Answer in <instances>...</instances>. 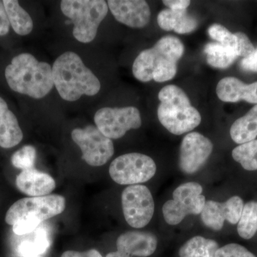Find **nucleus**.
I'll list each match as a JSON object with an SVG mask.
<instances>
[{
    "label": "nucleus",
    "mask_w": 257,
    "mask_h": 257,
    "mask_svg": "<svg viewBox=\"0 0 257 257\" xmlns=\"http://www.w3.org/2000/svg\"><path fill=\"white\" fill-rule=\"evenodd\" d=\"M111 14L118 22L132 28H143L150 23L151 11L144 0H109Z\"/></svg>",
    "instance_id": "obj_14"
},
{
    "label": "nucleus",
    "mask_w": 257,
    "mask_h": 257,
    "mask_svg": "<svg viewBox=\"0 0 257 257\" xmlns=\"http://www.w3.org/2000/svg\"><path fill=\"white\" fill-rule=\"evenodd\" d=\"M94 119L96 127L110 140L121 138L142 125L141 114L135 106L102 107L96 111Z\"/></svg>",
    "instance_id": "obj_9"
},
{
    "label": "nucleus",
    "mask_w": 257,
    "mask_h": 257,
    "mask_svg": "<svg viewBox=\"0 0 257 257\" xmlns=\"http://www.w3.org/2000/svg\"><path fill=\"white\" fill-rule=\"evenodd\" d=\"M5 75L12 90L34 99L45 97L55 87L50 64L40 62L30 53L15 57Z\"/></svg>",
    "instance_id": "obj_3"
},
{
    "label": "nucleus",
    "mask_w": 257,
    "mask_h": 257,
    "mask_svg": "<svg viewBox=\"0 0 257 257\" xmlns=\"http://www.w3.org/2000/svg\"><path fill=\"white\" fill-rule=\"evenodd\" d=\"M232 157L244 170H257V140L236 147L233 150Z\"/></svg>",
    "instance_id": "obj_25"
},
{
    "label": "nucleus",
    "mask_w": 257,
    "mask_h": 257,
    "mask_svg": "<svg viewBox=\"0 0 257 257\" xmlns=\"http://www.w3.org/2000/svg\"><path fill=\"white\" fill-rule=\"evenodd\" d=\"M215 257H256L247 248L238 243H229L216 251Z\"/></svg>",
    "instance_id": "obj_29"
},
{
    "label": "nucleus",
    "mask_w": 257,
    "mask_h": 257,
    "mask_svg": "<svg viewBox=\"0 0 257 257\" xmlns=\"http://www.w3.org/2000/svg\"><path fill=\"white\" fill-rule=\"evenodd\" d=\"M230 135L235 143L253 141L257 137V104L244 116L236 119L230 128Z\"/></svg>",
    "instance_id": "obj_20"
},
{
    "label": "nucleus",
    "mask_w": 257,
    "mask_h": 257,
    "mask_svg": "<svg viewBox=\"0 0 257 257\" xmlns=\"http://www.w3.org/2000/svg\"><path fill=\"white\" fill-rule=\"evenodd\" d=\"M52 68L54 86L64 100L77 101L82 96H94L100 91V81L75 52L62 54Z\"/></svg>",
    "instance_id": "obj_2"
},
{
    "label": "nucleus",
    "mask_w": 257,
    "mask_h": 257,
    "mask_svg": "<svg viewBox=\"0 0 257 257\" xmlns=\"http://www.w3.org/2000/svg\"><path fill=\"white\" fill-rule=\"evenodd\" d=\"M65 207V199L58 194L24 198L11 206L7 212L5 221L13 226L20 221L40 225L42 221L63 212Z\"/></svg>",
    "instance_id": "obj_6"
},
{
    "label": "nucleus",
    "mask_w": 257,
    "mask_h": 257,
    "mask_svg": "<svg viewBox=\"0 0 257 257\" xmlns=\"http://www.w3.org/2000/svg\"><path fill=\"white\" fill-rule=\"evenodd\" d=\"M106 257H132L126 254V253L121 252V251H116L114 252L108 253Z\"/></svg>",
    "instance_id": "obj_35"
},
{
    "label": "nucleus",
    "mask_w": 257,
    "mask_h": 257,
    "mask_svg": "<svg viewBox=\"0 0 257 257\" xmlns=\"http://www.w3.org/2000/svg\"><path fill=\"white\" fill-rule=\"evenodd\" d=\"M216 94L225 102L243 100L257 104V82L246 84L235 77H225L218 83Z\"/></svg>",
    "instance_id": "obj_16"
},
{
    "label": "nucleus",
    "mask_w": 257,
    "mask_h": 257,
    "mask_svg": "<svg viewBox=\"0 0 257 257\" xmlns=\"http://www.w3.org/2000/svg\"><path fill=\"white\" fill-rule=\"evenodd\" d=\"M219 244L214 240L197 236L179 248V257H215Z\"/></svg>",
    "instance_id": "obj_23"
},
{
    "label": "nucleus",
    "mask_w": 257,
    "mask_h": 257,
    "mask_svg": "<svg viewBox=\"0 0 257 257\" xmlns=\"http://www.w3.org/2000/svg\"><path fill=\"white\" fill-rule=\"evenodd\" d=\"M240 67L244 71L257 72V49L252 55L241 61Z\"/></svg>",
    "instance_id": "obj_31"
},
{
    "label": "nucleus",
    "mask_w": 257,
    "mask_h": 257,
    "mask_svg": "<svg viewBox=\"0 0 257 257\" xmlns=\"http://www.w3.org/2000/svg\"><path fill=\"white\" fill-rule=\"evenodd\" d=\"M243 206L242 199L237 196L230 198L224 203L207 201L201 213V219L209 229L219 231L222 229L225 221L231 224L239 222Z\"/></svg>",
    "instance_id": "obj_13"
},
{
    "label": "nucleus",
    "mask_w": 257,
    "mask_h": 257,
    "mask_svg": "<svg viewBox=\"0 0 257 257\" xmlns=\"http://www.w3.org/2000/svg\"><path fill=\"white\" fill-rule=\"evenodd\" d=\"M157 166L151 157L140 153H128L116 157L109 167V175L121 185H136L151 179Z\"/></svg>",
    "instance_id": "obj_8"
},
{
    "label": "nucleus",
    "mask_w": 257,
    "mask_h": 257,
    "mask_svg": "<svg viewBox=\"0 0 257 257\" xmlns=\"http://www.w3.org/2000/svg\"><path fill=\"white\" fill-rule=\"evenodd\" d=\"M203 189L197 182L181 184L174 191L173 199L167 201L162 207L164 218L167 224L177 225L189 214H201L205 205Z\"/></svg>",
    "instance_id": "obj_7"
},
{
    "label": "nucleus",
    "mask_w": 257,
    "mask_h": 257,
    "mask_svg": "<svg viewBox=\"0 0 257 257\" xmlns=\"http://www.w3.org/2000/svg\"><path fill=\"white\" fill-rule=\"evenodd\" d=\"M23 133L16 116L0 96V147L12 148L21 143Z\"/></svg>",
    "instance_id": "obj_18"
},
{
    "label": "nucleus",
    "mask_w": 257,
    "mask_h": 257,
    "mask_svg": "<svg viewBox=\"0 0 257 257\" xmlns=\"http://www.w3.org/2000/svg\"><path fill=\"white\" fill-rule=\"evenodd\" d=\"M208 34L211 39L224 46L232 47L237 50V42L234 34L219 24L211 25L208 29Z\"/></svg>",
    "instance_id": "obj_28"
},
{
    "label": "nucleus",
    "mask_w": 257,
    "mask_h": 257,
    "mask_svg": "<svg viewBox=\"0 0 257 257\" xmlns=\"http://www.w3.org/2000/svg\"><path fill=\"white\" fill-rule=\"evenodd\" d=\"M157 23L162 30L178 34L190 33L198 27L197 19L188 14L187 10H163L157 16Z\"/></svg>",
    "instance_id": "obj_19"
},
{
    "label": "nucleus",
    "mask_w": 257,
    "mask_h": 257,
    "mask_svg": "<svg viewBox=\"0 0 257 257\" xmlns=\"http://www.w3.org/2000/svg\"><path fill=\"white\" fill-rule=\"evenodd\" d=\"M237 42V53L238 56H241L243 58L248 57V56L252 55L256 49L253 47V44L250 41L247 35L241 32H238L234 33Z\"/></svg>",
    "instance_id": "obj_30"
},
{
    "label": "nucleus",
    "mask_w": 257,
    "mask_h": 257,
    "mask_svg": "<svg viewBox=\"0 0 257 257\" xmlns=\"http://www.w3.org/2000/svg\"><path fill=\"white\" fill-rule=\"evenodd\" d=\"M204 52L207 57V63L215 68H227L239 57L236 49L224 46L218 42L207 44Z\"/></svg>",
    "instance_id": "obj_22"
},
{
    "label": "nucleus",
    "mask_w": 257,
    "mask_h": 257,
    "mask_svg": "<svg viewBox=\"0 0 257 257\" xmlns=\"http://www.w3.org/2000/svg\"><path fill=\"white\" fill-rule=\"evenodd\" d=\"M49 245L45 231L37 230L35 240L24 241L19 246L18 251L24 257H37L45 252Z\"/></svg>",
    "instance_id": "obj_26"
},
{
    "label": "nucleus",
    "mask_w": 257,
    "mask_h": 257,
    "mask_svg": "<svg viewBox=\"0 0 257 257\" xmlns=\"http://www.w3.org/2000/svg\"><path fill=\"white\" fill-rule=\"evenodd\" d=\"M16 184L20 192L32 197L49 195L56 187L50 175L35 169L23 170L17 177Z\"/></svg>",
    "instance_id": "obj_17"
},
{
    "label": "nucleus",
    "mask_w": 257,
    "mask_h": 257,
    "mask_svg": "<svg viewBox=\"0 0 257 257\" xmlns=\"http://www.w3.org/2000/svg\"><path fill=\"white\" fill-rule=\"evenodd\" d=\"M61 257H102L96 249H89L84 252L76 251H67L62 253Z\"/></svg>",
    "instance_id": "obj_34"
},
{
    "label": "nucleus",
    "mask_w": 257,
    "mask_h": 257,
    "mask_svg": "<svg viewBox=\"0 0 257 257\" xmlns=\"http://www.w3.org/2000/svg\"><path fill=\"white\" fill-rule=\"evenodd\" d=\"M10 24L3 1H0V36H5L10 31Z\"/></svg>",
    "instance_id": "obj_32"
},
{
    "label": "nucleus",
    "mask_w": 257,
    "mask_h": 257,
    "mask_svg": "<svg viewBox=\"0 0 257 257\" xmlns=\"http://www.w3.org/2000/svg\"><path fill=\"white\" fill-rule=\"evenodd\" d=\"M3 2L10 25L14 31L20 36H26L31 33L34 28L33 21L30 15L19 4V2L16 0Z\"/></svg>",
    "instance_id": "obj_21"
},
{
    "label": "nucleus",
    "mask_w": 257,
    "mask_h": 257,
    "mask_svg": "<svg viewBox=\"0 0 257 257\" xmlns=\"http://www.w3.org/2000/svg\"><path fill=\"white\" fill-rule=\"evenodd\" d=\"M157 247V236L147 231H128L120 235L116 240L117 251L130 256H151Z\"/></svg>",
    "instance_id": "obj_15"
},
{
    "label": "nucleus",
    "mask_w": 257,
    "mask_h": 257,
    "mask_svg": "<svg viewBox=\"0 0 257 257\" xmlns=\"http://www.w3.org/2000/svg\"><path fill=\"white\" fill-rule=\"evenodd\" d=\"M213 150L211 140L198 133L184 137L179 151V165L181 171L193 175L205 165Z\"/></svg>",
    "instance_id": "obj_12"
},
{
    "label": "nucleus",
    "mask_w": 257,
    "mask_h": 257,
    "mask_svg": "<svg viewBox=\"0 0 257 257\" xmlns=\"http://www.w3.org/2000/svg\"><path fill=\"white\" fill-rule=\"evenodd\" d=\"M158 96L161 102L157 110L158 119L170 133L183 135L200 124V114L180 87L174 84L166 86Z\"/></svg>",
    "instance_id": "obj_4"
},
{
    "label": "nucleus",
    "mask_w": 257,
    "mask_h": 257,
    "mask_svg": "<svg viewBox=\"0 0 257 257\" xmlns=\"http://www.w3.org/2000/svg\"><path fill=\"white\" fill-rule=\"evenodd\" d=\"M72 138L82 152V160L89 165H104L114 155L112 141L93 125L74 128L72 132Z\"/></svg>",
    "instance_id": "obj_10"
},
{
    "label": "nucleus",
    "mask_w": 257,
    "mask_h": 257,
    "mask_svg": "<svg viewBox=\"0 0 257 257\" xmlns=\"http://www.w3.org/2000/svg\"><path fill=\"white\" fill-rule=\"evenodd\" d=\"M60 8L64 16L74 24V38L86 44L95 39L98 28L109 10L104 0H63Z\"/></svg>",
    "instance_id": "obj_5"
},
{
    "label": "nucleus",
    "mask_w": 257,
    "mask_h": 257,
    "mask_svg": "<svg viewBox=\"0 0 257 257\" xmlns=\"http://www.w3.org/2000/svg\"><path fill=\"white\" fill-rule=\"evenodd\" d=\"M36 159V150L32 145H25L12 157V163L16 168L27 170L33 169Z\"/></svg>",
    "instance_id": "obj_27"
},
{
    "label": "nucleus",
    "mask_w": 257,
    "mask_h": 257,
    "mask_svg": "<svg viewBox=\"0 0 257 257\" xmlns=\"http://www.w3.org/2000/svg\"><path fill=\"white\" fill-rule=\"evenodd\" d=\"M37 257H42V256H37Z\"/></svg>",
    "instance_id": "obj_36"
},
{
    "label": "nucleus",
    "mask_w": 257,
    "mask_h": 257,
    "mask_svg": "<svg viewBox=\"0 0 257 257\" xmlns=\"http://www.w3.org/2000/svg\"><path fill=\"white\" fill-rule=\"evenodd\" d=\"M162 3L170 10H184L190 5L191 2L188 0H165Z\"/></svg>",
    "instance_id": "obj_33"
},
{
    "label": "nucleus",
    "mask_w": 257,
    "mask_h": 257,
    "mask_svg": "<svg viewBox=\"0 0 257 257\" xmlns=\"http://www.w3.org/2000/svg\"><path fill=\"white\" fill-rule=\"evenodd\" d=\"M183 43L177 37L165 36L135 59L133 72L140 82H165L177 74V63L184 55Z\"/></svg>",
    "instance_id": "obj_1"
},
{
    "label": "nucleus",
    "mask_w": 257,
    "mask_h": 257,
    "mask_svg": "<svg viewBox=\"0 0 257 257\" xmlns=\"http://www.w3.org/2000/svg\"><path fill=\"white\" fill-rule=\"evenodd\" d=\"M238 234L244 239H250L257 231V202H249L243 206L237 226Z\"/></svg>",
    "instance_id": "obj_24"
},
{
    "label": "nucleus",
    "mask_w": 257,
    "mask_h": 257,
    "mask_svg": "<svg viewBox=\"0 0 257 257\" xmlns=\"http://www.w3.org/2000/svg\"><path fill=\"white\" fill-rule=\"evenodd\" d=\"M121 204L125 220L134 228L145 227L155 212V202L146 186L136 184L125 188Z\"/></svg>",
    "instance_id": "obj_11"
}]
</instances>
